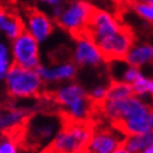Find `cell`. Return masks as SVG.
Returning a JSON list of instances; mask_svg holds the SVG:
<instances>
[{
  "instance_id": "83f0119b",
  "label": "cell",
  "mask_w": 153,
  "mask_h": 153,
  "mask_svg": "<svg viewBox=\"0 0 153 153\" xmlns=\"http://www.w3.org/2000/svg\"><path fill=\"white\" fill-rule=\"evenodd\" d=\"M140 153H153V146H151V147H148L147 149L142 150Z\"/></svg>"
},
{
  "instance_id": "7c38bea8",
  "label": "cell",
  "mask_w": 153,
  "mask_h": 153,
  "mask_svg": "<svg viewBox=\"0 0 153 153\" xmlns=\"http://www.w3.org/2000/svg\"><path fill=\"white\" fill-rule=\"evenodd\" d=\"M23 24L24 31L41 44L47 41L49 36L53 34L55 20L39 10L31 9L26 12Z\"/></svg>"
},
{
  "instance_id": "3957f363",
  "label": "cell",
  "mask_w": 153,
  "mask_h": 153,
  "mask_svg": "<svg viewBox=\"0 0 153 153\" xmlns=\"http://www.w3.org/2000/svg\"><path fill=\"white\" fill-rule=\"evenodd\" d=\"M94 126L91 121L66 120L54 141L42 153H82L88 151Z\"/></svg>"
},
{
  "instance_id": "2e32d148",
  "label": "cell",
  "mask_w": 153,
  "mask_h": 153,
  "mask_svg": "<svg viewBox=\"0 0 153 153\" xmlns=\"http://www.w3.org/2000/svg\"><path fill=\"white\" fill-rule=\"evenodd\" d=\"M111 76L114 82H124L132 85L142 74V70L134 67L125 60H114L109 62Z\"/></svg>"
},
{
  "instance_id": "5bb4252c",
  "label": "cell",
  "mask_w": 153,
  "mask_h": 153,
  "mask_svg": "<svg viewBox=\"0 0 153 153\" xmlns=\"http://www.w3.org/2000/svg\"><path fill=\"white\" fill-rule=\"evenodd\" d=\"M31 115V109L25 107L14 106L3 109L0 119V134L21 132Z\"/></svg>"
},
{
  "instance_id": "7402d4cb",
  "label": "cell",
  "mask_w": 153,
  "mask_h": 153,
  "mask_svg": "<svg viewBox=\"0 0 153 153\" xmlns=\"http://www.w3.org/2000/svg\"><path fill=\"white\" fill-rule=\"evenodd\" d=\"M13 66L14 64H13L10 44H8L3 39H0V82L1 81L4 82L7 76Z\"/></svg>"
},
{
  "instance_id": "6da1fadb",
  "label": "cell",
  "mask_w": 153,
  "mask_h": 153,
  "mask_svg": "<svg viewBox=\"0 0 153 153\" xmlns=\"http://www.w3.org/2000/svg\"><path fill=\"white\" fill-rule=\"evenodd\" d=\"M66 119L61 114L35 113L25 123L21 134L23 149L31 151H43L54 141Z\"/></svg>"
},
{
  "instance_id": "d4e9b609",
  "label": "cell",
  "mask_w": 153,
  "mask_h": 153,
  "mask_svg": "<svg viewBox=\"0 0 153 153\" xmlns=\"http://www.w3.org/2000/svg\"><path fill=\"white\" fill-rule=\"evenodd\" d=\"M132 9L139 18L153 24V4L139 0L132 3Z\"/></svg>"
},
{
  "instance_id": "ac0fdd59",
  "label": "cell",
  "mask_w": 153,
  "mask_h": 153,
  "mask_svg": "<svg viewBox=\"0 0 153 153\" xmlns=\"http://www.w3.org/2000/svg\"><path fill=\"white\" fill-rule=\"evenodd\" d=\"M24 32V24L21 19L12 13L0 9V34L13 41Z\"/></svg>"
},
{
  "instance_id": "4fadbf2b",
  "label": "cell",
  "mask_w": 153,
  "mask_h": 153,
  "mask_svg": "<svg viewBox=\"0 0 153 153\" xmlns=\"http://www.w3.org/2000/svg\"><path fill=\"white\" fill-rule=\"evenodd\" d=\"M44 83L64 84L71 82L78 74V67L74 61H59L55 64H41L36 69Z\"/></svg>"
},
{
  "instance_id": "30bf717a",
  "label": "cell",
  "mask_w": 153,
  "mask_h": 153,
  "mask_svg": "<svg viewBox=\"0 0 153 153\" xmlns=\"http://www.w3.org/2000/svg\"><path fill=\"white\" fill-rule=\"evenodd\" d=\"M124 26L111 12L95 9L86 30V34L96 44H99L100 42L118 33Z\"/></svg>"
},
{
  "instance_id": "4316f807",
  "label": "cell",
  "mask_w": 153,
  "mask_h": 153,
  "mask_svg": "<svg viewBox=\"0 0 153 153\" xmlns=\"http://www.w3.org/2000/svg\"><path fill=\"white\" fill-rule=\"evenodd\" d=\"M114 153H132V152H130L129 150H127V149H126L124 146H121V147L118 148L117 150L115 151Z\"/></svg>"
},
{
  "instance_id": "f1b7e54d",
  "label": "cell",
  "mask_w": 153,
  "mask_h": 153,
  "mask_svg": "<svg viewBox=\"0 0 153 153\" xmlns=\"http://www.w3.org/2000/svg\"><path fill=\"white\" fill-rule=\"evenodd\" d=\"M21 153H36V152H34V151H31V150H27V149H23V148H22Z\"/></svg>"
},
{
  "instance_id": "9c48e42d",
  "label": "cell",
  "mask_w": 153,
  "mask_h": 153,
  "mask_svg": "<svg viewBox=\"0 0 153 153\" xmlns=\"http://www.w3.org/2000/svg\"><path fill=\"white\" fill-rule=\"evenodd\" d=\"M134 44L132 33L128 27L124 26L118 33L100 42L97 46L106 62H111L114 60H124Z\"/></svg>"
},
{
  "instance_id": "f546056e",
  "label": "cell",
  "mask_w": 153,
  "mask_h": 153,
  "mask_svg": "<svg viewBox=\"0 0 153 153\" xmlns=\"http://www.w3.org/2000/svg\"><path fill=\"white\" fill-rule=\"evenodd\" d=\"M126 1H128V2H130V3H134V2H137V1H139V0H126Z\"/></svg>"
},
{
  "instance_id": "7a4b0ae2",
  "label": "cell",
  "mask_w": 153,
  "mask_h": 153,
  "mask_svg": "<svg viewBox=\"0 0 153 153\" xmlns=\"http://www.w3.org/2000/svg\"><path fill=\"white\" fill-rule=\"evenodd\" d=\"M53 95L66 120L90 121L96 108L84 86L74 81L60 84Z\"/></svg>"
},
{
  "instance_id": "484cf974",
  "label": "cell",
  "mask_w": 153,
  "mask_h": 153,
  "mask_svg": "<svg viewBox=\"0 0 153 153\" xmlns=\"http://www.w3.org/2000/svg\"><path fill=\"white\" fill-rule=\"evenodd\" d=\"M38 2L41 3L42 6L46 7L48 9H51V11L55 8L58 7H62L65 3H67V0H38Z\"/></svg>"
},
{
  "instance_id": "d6a6232c",
  "label": "cell",
  "mask_w": 153,
  "mask_h": 153,
  "mask_svg": "<svg viewBox=\"0 0 153 153\" xmlns=\"http://www.w3.org/2000/svg\"><path fill=\"white\" fill-rule=\"evenodd\" d=\"M82 153H90V152H88V151H85V152H82Z\"/></svg>"
},
{
  "instance_id": "d6986e66",
  "label": "cell",
  "mask_w": 153,
  "mask_h": 153,
  "mask_svg": "<svg viewBox=\"0 0 153 153\" xmlns=\"http://www.w3.org/2000/svg\"><path fill=\"white\" fill-rule=\"evenodd\" d=\"M131 86L134 90V95L153 107V78L146 76L142 72V74Z\"/></svg>"
},
{
  "instance_id": "ffe728a7",
  "label": "cell",
  "mask_w": 153,
  "mask_h": 153,
  "mask_svg": "<svg viewBox=\"0 0 153 153\" xmlns=\"http://www.w3.org/2000/svg\"><path fill=\"white\" fill-rule=\"evenodd\" d=\"M123 146L132 153H140L148 147L153 146V132L128 136L125 138Z\"/></svg>"
},
{
  "instance_id": "4dcf8cb0",
  "label": "cell",
  "mask_w": 153,
  "mask_h": 153,
  "mask_svg": "<svg viewBox=\"0 0 153 153\" xmlns=\"http://www.w3.org/2000/svg\"><path fill=\"white\" fill-rule=\"evenodd\" d=\"M142 1H144V2H148V3H152V4H153V0H142Z\"/></svg>"
},
{
  "instance_id": "277c9868",
  "label": "cell",
  "mask_w": 153,
  "mask_h": 153,
  "mask_svg": "<svg viewBox=\"0 0 153 153\" xmlns=\"http://www.w3.org/2000/svg\"><path fill=\"white\" fill-rule=\"evenodd\" d=\"M94 11L95 8L85 0H70L62 6L55 22L76 37L86 33Z\"/></svg>"
},
{
  "instance_id": "e0dca14e",
  "label": "cell",
  "mask_w": 153,
  "mask_h": 153,
  "mask_svg": "<svg viewBox=\"0 0 153 153\" xmlns=\"http://www.w3.org/2000/svg\"><path fill=\"white\" fill-rule=\"evenodd\" d=\"M125 60L139 69L153 64V45L148 43L134 44L128 51Z\"/></svg>"
},
{
  "instance_id": "1f68e13d",
  "label": "cell",
  "mask_w": 153,
  "mask_h": 153,
  "mask_svg": "<svg viewBox=\"0 0 153 153\" xmlns=\"http://www.w3.org/2000/svg\"><path fill=\"white\" fill-rule=\"evenodd\" d=\"M2 111H3V109L0 108V119H1V115H2Z\"/></svg>"
},
{
  "instance_id": "603a6c76",
  "label": "cell",
  "mask_w": 153,
  "mask_h": 153,
  "mask_svg": "<svg viewBox=\"0 0 153 153\" xmlns=\"http://www.w3.org/2000/svg\"><path fill=\"white\" fill-rule=\"evenodd\" d=\"M132 95H134V90L130 84L112 81L108 85L106 101H118V100L128 99Z\"/></svg>"
},
{
  "instance_id": "ba28073f",
  "label": "cell",
  "mask_w": 153,
  "mask_h": 153,
  "mask_svg": "<svg viewBox=\"0 0 153 153\" xmlns=\"http://www.w3.org/2000/svg\"><path fill=\"white\" fill-rule=\"evenodd\" d=\"M72 61L76 67L81 68H97L106 62L97 44L86 33L76 37Z\"/></svg>"
},
{
  "instance_id": "5b68a950",
  "label": "cell",
  "mask_w": 153,
  "mask_h": 153,
  "mask_svg": "<svg viewBox=\"0 0 153 153\" xmlns=\"http://www.w3.org/2000/svg\"><path fill=\"white\" fill-rule=\"evenodd\" d=\"M7 92L13 99H31L39 95L44 81L36 69L13 66L4 80Z\"/></svg>"
},
{
  "instance_id": "52a82bcc",
  "label": "cell",
  "mask_w": 153,
  "mask_h": 153,
  "mask_svg": "<svg viewBox=\"0 0 153 153\" xmlns=\"http://www.w3.org/2000/svg\"><path fill=\"white\" fill-rule=\"evenodd\" d=\"M14 66L37 69L41 65L39 43L25 31L10 43Z\"/></svg>"
},
{
  "instance_id": "8992f818",
  "label": "cell",
  "mask_w": 153,
  "mask_h": 153,
  "mask_svg": "<svg viewBox=\"0 0 153 153\" xmlns=\"http://www.w3.org/2000/svg\"><path fill=\"white\" fill-rule=\"evenodd\" d=\"M99 108L103 116L111 121L112 126H116L127 119L149 112L153 107L136 95H132L118 101H105Z\"/></svg>"
},
{
  "instance_id": "cb8c5ba5",
  "label": "cell",
  "mask_w": 153,
  "mask_h": 153,
  "mask_svg": "<svg viewBox=\"0 0 153 153\" xmlns=\"http://www.w3.org/2000/svg\"><path fill=\"white\" fill-rule=\"evenodd\" d=\"M108 85L109 84H103V83H99L95 84L94 86L91 88L89 92L90 99L94 103V105L96 107H99L100 105H102L103 103L105 102L107 99V92H108Z\"/></svg>"
},
{
  "instance_id": "9a60e30c",
  "label": "cell",
  "mask_w": 153,
  "mask_h": 153,
  "mask_svg": "<svg viewBox=\"0 0 153 153\" xmlns=\"http://www.w3.org/2000/svg\"><path fill=\"white\" fill-rule=\"evenodd\" d=\"M113 127L118 129L125 137L153 132V108Z\"/></svg>"
},
{
  "instance_id": "8fae6325",
  "label": "cell",
  "mask_w": 153,
  "mask_h": 153,
  "mask_svg": "<svg viewBox=\"0 0 153 153\" xmlns=\"http://www.w3.org/2000/svg\"><path fill=\"white\" fill-rule=\"evenodd\" d=\"M125 136L115 127L94 128L88 152L114 153L124 143Z\"/></svg>"
},
{
  "instance_id": "44dd1931",
  "label": "cell",
  "mask_w": 153,
  "mask_h": 153,
  "mask_svg": "<svg viewBox=\"0 0 153 153\" xmlns=\"http://www.w3.org/2000/svg\"><path fill=\"white\" fill-rule=\"evenodd\" d=\"M21 132L0 134V153H21Z\"/></svg>"
}]
</instances>
